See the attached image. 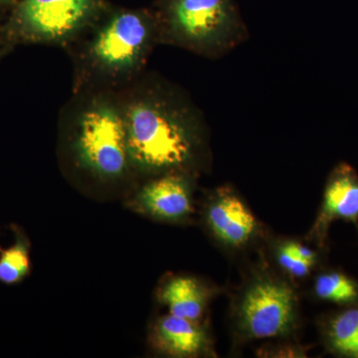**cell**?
<instances>
[{
    "label": "cell",
    "instance_id": "obj_5",
    "mask_svg": "<svg viewBox=\"0 0 358 358\" xmlns=\"http://www.w3.org/2000/svg\"><path fill=\"white\" fill-rule=\"evenodd\" d=\"M345 220L358 230V173L346 162L334 167L327 178L322 205L307 235L308 241L326 248L331 224Z\"/></svg>",
    "mask_w": 358,
    "mask_h": 358
},
{
    "label": "cell",
    "instance_id": "obj_1",
    "mask_svg": "<svg viewBox=\"0 0 358 358\" xmlns=\"http://www.w3.org/2000/svg\"><path fill=\"white\" fill-rule=\"evenodd\" d=\"M232 320L241 341L289 336L298 326V296L286 280L268 270L258 271L238 293Z\"/></svg>",
    "mask_w": 358,
    "mask_h": 358
},
{
    "label": "cell",
    "instance_id": "obj_13",
    "mask_svg": "<svg viewBox=\"0 0 358 358\" xmlns=\"http://www.w3.org/2000/svg\"><path fill=\"white\" fill-rule=\"evenodd\" d=\"M14 235V243L8 248L0 247V282L13 286L24 281L31 273L29 238L20 226H10Z\"/></svg>",
    "mask_w": 358,
    "mask_h": 358
},
{
    "label": "cell",
    "instance_id": "obj_12",
    "mask_svg": "<svg viewBox=\"0 0 358 358\" xmlns=\"http://www.w3.org/2000/svg\"><path fill=\"white\" fill-rule=\"evenodd\" d=\"M319 324L327 352L338 357L358 358V301L327 313Z\"/></svg>",
    "mask_w": 358,
    "mask_h": 358
},
{
    "label": "cell",
    "instance_id": "obj_3",
    "mask_svg": "<svg viewBox=\"0 0 358 358\" xmlns=\"http://www.w3.org/2000/svg\"><path fill=\"white\" fill-rule=\"evenodd\" d=\"M77 148L82 162L103 178L124 173L129 159L126 122L115 110L96 107L80 121Z\"/></svg>",
    "mask_w": 358,
    "mask_h": 358
},
{
    "label": "cell",
    "instance_id": "obj_7",
    "mask_svg": "<svg viewBox=\"0 0 358 358\" xmlns=\"http://www.w3.org/2000/svg\"><path fill=\"white\" fill-rule=\"evenodd\" d=\"M129 205L159 221L185 222L194 212L192 185L182 174L166 173L143 186Z\"/></svg>",
    "mask_w": 358,
    "mask_h": 358
},
{
    "label": "cell",
    "instance_id": "obj_11",
    "mask_svg": "<svg viewBox=\"0 0 358 358\" xmlns=\"http://www.w3.org/2000/svg\"><path fill=\"white\" fill-rule=\"evenodd\" d=\"M216 289L192 275H173L162 282L157 299L169 313L194 322H202Z\"/></svg>",
    "mask_w": 358,
    "mask_h": 358
},
{
    "label": "cell",
    "instance_id": "obj_9",
    "mask_svg": "<svg viewBox=\"0 0 358 358\" xmlns=\"http://www.w3.org/2000/svg\"><path fill=\"white\" fill-rule=\"evenodd\" d=\"M148 34L147 24L140 16L120 14L99 33L94 43V54L109 67H127L140 55Z\"/></svg>",
    "mask_w": 358,
    "mask_h": 358
},
{
    "label": "cell",
    "instance_id": "obj_2",
    "mask_svg": "<svg viewBox=\"0 0 358 358\" xmlns=\"http://www.w3.org/2000/svg\"><path fill=\"white\" fill-rule=\"evenodd\" d=\"M129 159L152 173L182 166L192 159L194 141L178 120L150 103H138L126 122Z\"/></svg>",
    "mask_w": 358,
    "mask_h": 358
},
{
    "label": "cell",
    "instance_id": "obj_16",
    "mask_svg": "<svg viewBox=\"0 0 358 358\" xmlns=\"http://www.w3.org/2000/svg\"><path fill=\"white\" fill-rule=\"evenodd\" d=\"M282 243L284 244V246L289 250L294 255L300 258L301 260L305 261V262L310 264V265L313 266L317 265V262H319V254H317L315 250L307 246V245L300 243V242L289 241V240H286V241L282 242Z\"/></svg>",
    "mask_w": 358,
    "mask_h": 358
},
{
    "label": "cell",
    "instance_id": "obj_6",
    "mask_svg": "<svg viewBox=\"0 0 358 358\" xmlns=\"http://www.w3.org/2000/svg\"><path fill=\"white\" fill-rule=\"evenodd\" d=\"M93 7L94 0H23L20 21L36 38H63L81 25Z\"/></svg>",
    "mask_w": 358,
    "mask_h": 358
},
{
    "label": "cell",
    "instance_id": "obj_4",
    "mask_svg": "<svg viewBox=\"0 0 358 358\" xmlns=\"http://www.w3.org/2000/svg\"><path fill=\"white\" fill-rule=\"evenodd\" d=\"M207 229L218 243L230 250H242L255 241L260 231L253 212L231 187L218 188L204 207Z\"/></svg>",
    "mask_w": 358,
    "mask_h": 358
},
{
    "label": "cell",
    "instance_id": "obj_14",
    "mask_svg": "<svg viewBox=\"0 0 358 358\" xmlns=\"http://www.w3.org/2000/svg\"><path fill=\"white\" fill-rule=\"evenodd\" d=\"M313 294L320 301L348 306L358 301V282L338 270L320 273L313 282Z\"/></svg>",
    "mask_w": 358,
    "mask_h": 358
},
{
    "label": "cell",
    "instance_id": "obj_15",
    "mask_svg": "<svg viewBox=\"0 0 358 358\" xmlns=\"http://www.w3.org/2000/svg\"><path fill=\"white\" fill-rule=\"evenodd\" d=\"M275 258L280 268L294 279H303L308 277L312 272V268L315 267L294 255L282 243L278 244L275 247Z\"/></svg>",
    "mask_w": 358,
    "mask_h": 358
},
{
    "label": "cell",
    "instance_id": "obj_8",
    "mask_svg": "<svg viewBox=\"0 0 358 358\" xmlns=\"http://www.w3.org/2000/svg\"><path fill=\"white\" fill-rule=\"evenodd\" d=\"M150 345L171 357H214L213 341L202 322H194L167 313L152 324Z\"/></svg>",
    "mask_w": 358,
    "mask_h": 358
},
{
    "label": "cell",
    "instance_id": "obj_10",
    "mask_svg": "<svg viewBox=\"0 0 358 358\" xmlns=\"http://www.w3.org/2000/svg\"><path fill=\"white\" fill-rule=\"evenodd\" d=\"M173 20L188 38L199 42L215 41L225 34L230 22L226 0H176Z\"/></svg>",
    "mask_w": 358,
    "mask_h": 358
}]
</instances>
